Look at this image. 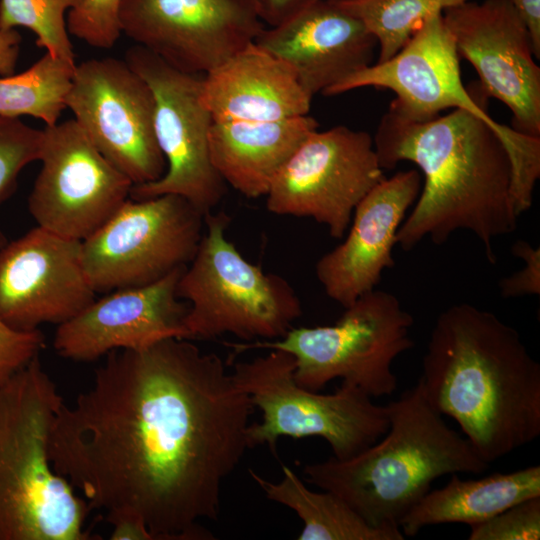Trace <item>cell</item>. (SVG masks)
I'll return each instance as SVG.
<instances>
[{"instance_id": "28", "label": "cell", "mask_w": 540, "mask_h": 540, "mask_svg": "<svg viewBox=\"0 0 540 540\" xmlns=\"http://www.w3.org/2000/svg\"><path fill=\"white\" fill-rule=\"evenodd\" d=\"M42 142L43 130L0 116V205L14 191L21 171L39 161Z\"/></svg>"}, {"instance_id": "7", "label": "cell", "mask_w": 540, "mask_h": 540, "mask_svg": "<svg viewBox=\"0 0 540 540\" xmlns=\"http://www.w3.org/2000/svg\"><path fill=\"white\" fill-rule=\"evenodd\" d=\"M333 325L294 326L281 338L234 344L236 352L279 349L295 359V381L319 391L331 380L356 386L370 397L392 395L394 360L414 346L413 316L392 293L374 289L360 296Z\"/></svg>"}, {"instance_id": "17", "label": "cell", "mask_w": 540, "mask_h": 540, "mask_svg": "<svg viewBox=\"0 0 540 540\" xmlns=\"http://www.w3.org/2000/svg\"><path fill=\"white\" fill-rule=\"evenodd\" d=\"M81 241L36 226L0 248V318L19 331L62 324L95 300Z\"/></svg>"}, {"instance_id": "31", "label": "cell", "mask_w": 540, "mask_h": 540, "mask_svg": "<svg viewBox=\"0 0 540 540\" xmlns=\"http://www.w3.org/2000/svg\"><path fill=\"white\" fill-rule=\"evenodd\" d=\"M7 242L0 231V248ZM42 332L19 331L0 318V385L39 356L45 341Z\"/></svg>"}, {"instance_id": "32", "label": "cell", "mask_w": 540, "mask_h": 540, "mask_svg": "<svg viewBox=\"0 0 540 540\" xmlns=\"http://www.w3.org/2000/svg\"><path fill=\"white\" fill-rule=\"evenodd\" d=\"M512 255L524 260V267L499 281L503 298H517L540 294V247L525 240H517L511 247Z\"/></svg>"}, {"instance_id": "35", "label": "cell", "mask_w": 540, "mask_h": 540, "mask_svg": "<svg viewBox=\"0 0 540 540\" xmlns=\"http://www.w3.org/2000/svg\"><path fill=\"white\" fill-rule=\"evenodd\" d=\"M524 21L533 43L534 55L540 59V0H509Z\"/></svg>"}, {"instance_id": "29", "label": "cell", "mask_w": 540, "mask_h": 540, "mask_svg": "<svg viewBox=\"0 0 540 540\" xmlns=\"http://www.w3.org/2000/svg\"><path fill=\"white\" fill-rule=\"evenodd\" d=\"M123 0H80L68 11L69 34L95 48L108 49L122 34L120 9Z\"/></svg>"}, {"instance_id": "34", "label": "cell", "mask_w": 540, "mask_h": 540, "mask_svg": "<svg viewBox=\"0 0 540 540\" xmlns=\"http://www.w3.org/2000/svg\"><path fill=\"white\" fill-rule=\"evenodd\" d=\"M310 0H256V11L263 23L275 26Z\"/></svg>"}, {"instance_id": "30", "label": "cell", "mask_w": 540, "mask_h": 540, "mask_svg": "<svg viewBox=\"0 0 540 540\" xmlns=\"http://www.w3.org/2000/svg\"><path fill=\"white\" fill-rule=\"evenodd\" d=\"M540 496L521 501L482 523L470 526L469 540H538Z\"/></svg>"}, {"instance_id": "16", "label": "cell", "mask_w": 540, "mask_h": 540, "mask_svg": "<svg viewBox=\"0 0 540 540\" xmlns=\"http://www.w3.org/2000/svg\"><path fill=\"white\" fill-rule=\"evenodd\" d=\"M122 33L185 73L206 74L265 27L247 0H123Z\"/></svg>"}, {"instance_id": "9", "label": "cell", "mask_w": 540, "mask_h": 540, "mask_svg": "<svg viewBox=\"0 0 540 540\" xmlns=\"http://www.w3.org/2000/svg\"><path fill=\"white\" fill-rule=\"evenodd\" d=\"M436 8L393 57L367 66L323 92L335 96L357 88L392 90L396 98L388 111L415 122L431 120L447 108L471 112L499 133L514 165L525 164L540 152V138L500 124L486 111L487 97L470 91L461 80L458 53L442 14Z\"/></svg>"}, {"instance_id": "14", "label": "cell", "mask_w": 540, "mask_h": 540, "mask_svg": "<svg viewBox=\"0 0 540 540\" xmlns=\"http://www.w3.org/2000/svg\"><path fill=\"white\" fill-rule=\"evenodd\" d=\"M41 169L28 197L37 226L84 240L129 198L133 183L74 119L43 129Z\"/></svg>"}, {"instance_id": "26", "label": "cell", "mask_w": 540, "mask_h": 540, "mask_svg": "<svg viewBox=\"0 0 540 540\" xmlns=\"http://www.w3.org/2000/svg\"><path fill=\"white\" fill-rule=\"evenodd\" d=\"M467 0H348L338 3L358 18L379 46L377 62L399 52L436 8Z\"/></svg>"}, {"instance_id": "12", "label": "cell", "mask_w": 540, "mask_h": 540, "mask_svg": "<svg viewBox=\"0 0 540 540\" xmlns=\"http://www.w3.org/2000/svg\"><path fill=\"white\" fill-rule=\"evenodd\" d=\"M66 108L133 185L164 175L167 165L155 136L152 90L125 59L93 58L76 64Z\"/></svg>"}, {"instance_id": "6", "label": "cell", "mask_w": 540, "mask_h": 540, "mask_svg": "<svg viewBox=\"0 0 540 540\" xmlns=\"http://www.w3.org/2000/svg\"><path fill=\"white\" fill-rule=\"evenodd\" d=\"M229 221L224 212L204 216L197 251L179 277L187 339H279L302 315L301 300L286 279L243 257L226 236Z\"/></svg>"}, {"instance_id": "11", "label": "cell", "mask_w": 540, "mask_h": 540, "mask_svg": "<svg viewBox=\"0 0 540 540\" xmlns=\"http://www.w3.org/2000/svg\"><path fill=\"white\" fill-rule=\"evenodd\" d=\"M125 61L152 90L155 136L167 165L160 179L133 185L129 198L174 194L204 215L213 212L227 185L210 157L213 119L201 101L203 74L177 70L139 45L127 50Z\"/></svg>"}, {"instance_id": "8", "label": "cell", "mask_w": 540, "mask_h": 540, "mask_svg": "<svg viewBox=\"0 0 540 540\" xmlns=\"http://www.w3.org/2000/svg\"><path fill=\"white\" fill-rule=\"evenodd\" d=\"M270 350L264 356L237 362L231 372L262 413L260 422L249 424L250 448L266 444L274 450L282 436H317L328 442L333 457L345 460L387 432V405L375 404L372 397L345 382L330 394L304 388L294 378V357Z\"/></svg>"}, {"instance_id": "19", "label": "cell", "mask_w": 540, "mask_h": 540, "mask_svg": "<svg viewBox=\"0 0 540 540\" xmlns=\"http://www.w3.org/2000/svg\"><path fill=\"white\" fill-rule=\"evenodd\" d=\"M421 187V174L410 169L385 177L362 198L344 241L315 266L329 298L346 308L376 289L382 272L394 266L396 234Z\"/></svg>"}, {"instance_id": "15", "label": "cell", "mask_w": 540, "mask_h": 540, "mask_svg": "<svg viewBox=\"0 0 540 540\" xmlns=\"http://www.w3.org/2000/svg\"><path fill=\"white\" fill-rule=\"evenodd\" d=\"M458 55L478 73L485 97L512 113V128L540 138V67L530 33L509 0H472L445 7Z\"/></svg>"}, {"instance_id": "33", "label": "cell", "mask_w": 540, "mask_h": 540, "mask_svg": "<svg viewBox=\"0 0 540 540\" xmlns=\"http://www.w3.org/2000/svg\"><path fill=\"white\" fill-rule=\"evenodd\" d=\"M106 520L112 525L111 540H154L146 523L139 516L129 512L106 514Z\"/></svg>"}, {"instance_id": "18", "label": "cell", "mask_w": 540, "mask_h": 540, "mask_svg": "<svg viewBox=\"0 0 540 540\" xmlns=\"http://www.w3.org/2000/svg\"><path fill=\"white\" fill-rule=\"evenodd\" d=\"M184 268L152 284L114 290L95 299L58 325L55 351L66 359L89 362L115 350H138L168 338L187 339L188 304L177 295Z\"/></svg>"}, {"instance_id": "38", "label": "cell", "mask_w": 540, "mask_h": 540, "mask_svg": "<svg viewBox=\"0 0 540 540\" xmlns=\"http://www.w3.org/2000/svg\"><path fill=\"white\" fill-rule=\"evenodd\" d=\"M247 1H249L251 4H253V6H254L255 9H256V0H247ZM256 12H257V11H256Z\"/></svg>"}, {"instance_id": "10", "label": "cell", "mask_w": 540, "mask_h": 540, "mask_svg": "<svg viewBox=\"0 0 540 540\" xmlns=\"http://www.w3.org/2000/svg\"><path fill=\"white\" fill-rule=\"evenodd\" d=\"M204 216L174 194L128 198L81 241L90 285L96 293H108L149 285L186 267L201 240Z\"/></svg>"}, {"instance_id": "2", "label": "cell", "mask_w": 540, "mask_h": 540, "mask_svg": "<svg viewBox=\"0 0 540 540\" xmlns=\"http://www.w3.org/2000/svg\"><path fill=\"white\" fill-rule=\"evenodd\" d=\"M373 144L382 169L410 161L424 177L396 245L409 251L426 237L442 245L463 229L482 243L488 262L496 263L493 240L514 232L520 215L511 159L493 126L462 109L423 122L387 111Z\"/></svg>"}, {"instance_id": "24", "label": "cell", "mask_w": 540, "mask_h": 540, "mask_svg": "<svg viewBox=\"0 0 540 540\" xmlns=\"http://www.w3.org/2000/svg\"><path fill=\"white\" fill-rule=\"evenodd\" d=\"M252 479L266 497L293 510L303 522L298 540H403L400 529L377 528L368 524L338 495L307 488L287 465H282V478L271 482L253 470Z\"/></svg>"}, {"instance_id": "36", "label": "cell", "mask_w": 540, "mask_h": 540, "mask_svg": "<svg viewBox=\"0 0 540 540\" xmlns=\"http://www.w3.org/2000/svg\"><path fill=\"white\" fill-rule=\"evenodd\" d=\"M20 44L21 36L15 29L0 27V76L14 73Z\"/></svg>"}, {"instance_id": "13", "label": "cell", "mask_w": 540, "mask_h": 540, "mask_svg": "<svg viewBox=\"0 0 540 540\" xmlns=\"http://www.w3.org/2000/svg\"><path fill=\"white\" fill-rule=\"evenodd\" d=\"M385 176L365 131L336 126L311 132L266 194L276 215L308 217L341 239L362 198Z\"/></svg>"}, {"instance_id": "22", "label": "cell", "mask_w": 540, "mask_h": 540, "mask_svg": "<svg viewBox=\"0 0 540 540\" xmlns=\"http://www.w3.org/2000/svg\"><path fill=\"white\" fill-rule=\"evenodd\" d=\"M318 127L309 114L276 121H213L211 161L226 185L247 198L266 196L288 159Z\"/></svg>"}, {"instance_id": "20", "label": "cell", "mask_w": 540, "mask_h": 540, "mask_svg": "<svg viewBox=\"0 0 540 540\" xmlns=\"http://www.w3.org/2000/svg\"><path fill=\"white\" fill-rule=\"evenodd\" d=\"M254 42L287 63L312 98L372 65L378 46L358 18L326 0L308 1Z\"/></svg>"}, {"instance_id": "23", "label": "cell", "mask_w": 540, "mask_h": 540, "mask_svg": "<svg viewBox=\"0 0 540 540\" xmlns=\"http://www.w3.org/2000/svg\"><path fill=\"white\" fill-rule=\"evenodd\" d=\"M439 489L430 490L402 519L404 536L413 537L430 525L463 523L473 526L521 501L540 496V466L479 479L456 473Z\"/></svg>"}, {"instance_id": "27", "label": "cell", "mask_w": 540, "mask_h": 540, "mask_svg": "<svg viewBox=\"0 0 540 540\" xmlns=\"http://www.w3.org/2000/svg\"><path fill=\"white\" fill-rule=\"evenodd\" d=\"M80 0H0V27H25L47 53L75 62L65 13Z\"/></svg>"}, {"instance_id": "37", "label": "cell", "mask_w": 540, "mask_h": 540, "mask_svg": "<svg viewBox=\"0 0 540 540\" xmlns=\"http://www.w3.org/2000/svg\"><path fill=\"white\" fill-rule=\"evenodd\" d=\"M326 1L340 3V2H345V1H348V0H326Z\"/></svg>"}, {"instance_id": "5", "label": "cell", "mask_w": 540, "mask_h": 540, "mask_svg": "<svg viewBox=\"0 0 540 540\" xmlns=\"http://www.w3.org/2000/svg\"><path fill=\"white\" fill-rule=\"evenodd\" d=\"M64 400L39 356L0 385V540H89L90 505L50 460Z\"/></svg>"}, {"instance_id": "4", "label": "cell", "mask_w": 540, "mask_h": 540, "mask_svg": "<svg viewBox=\"0 0 540 540\" xmlns=\"http://www.w3.org/2000/svg\"><path fill=\"white\" fill-rule=\"evenodd\" d=\"M389 428L357 455L303 467L306 481L342 498L368 524L400 529L404 516L448 474H481L490 464L445 422L418 381L391 401ZM401 530V529H400Z\"/></svg>"}, {"instance_id": "21", "label": "cell", "mask_w": 540, "mask_h": 540, "mask_svg": "<svg viewBox=\"0 0 540 540\" xmlns=\"http://www.w3.org/2000/svg\"><path fill=\"white\" fill-rule=\"evenodd\" d=\"M201 101L214 122L276 121L309 114L312 97L287 63L251 42L203 75Z\"/></svg>"}, {"instance_id": "25", "label": "cell", "mask_w": 540, "mask_h": 540, "mask_svg": "<svg viewBox=\"0 0 540 540\" xmlns=\"http://www.w3.org/2000/svg\"><path fill=\"white\" fill-rule=\"evenodd\" d=\"M76 63L45 53L24 72L0 77V116H31L53 126L66 108Z\"/></svg>"}, {"instance_id": "3", "label": "cell", "mask_w": 540, "mask_h": 540, "mask_svg": "<svg viewBox=\"0 0 540 540\" xmlns=\"http://www.w3.org/2000/svg\"><path fill=\"white\" fill-rule=\"evenodd\" d=\"M418 381L488 464L540 435V364L490 311L465 302L442 311Z\"/></svg>"}, {"instance_id": "1", "label": "cell", "mask_w": 540, "mask_h": 540, "mask_svg": "<svg viewBox=\"0 0 540 540\" xmlns=\"http://www.w3.org/2000/svg\"><path fill=\"white\" fill-rule=\"evenodd\" d=\"M254 410L221 357L189 339L115 350L60 407L50 460L91 509L135 514L154 540L214 539L200 521L219 516Z\"/></svg>"}]
</instances>
